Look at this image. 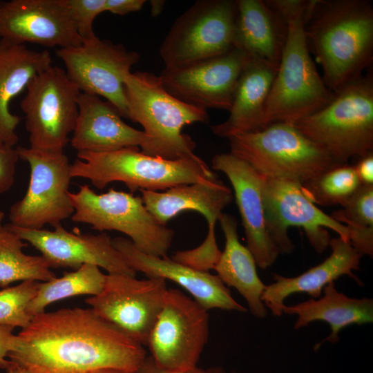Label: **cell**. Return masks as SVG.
Instances as JSON below:
<instances>
[{
	"label": "cell",
	"mask_w": 373,
	"mask_h": 373,
	"mask_svg": "<svg viewBox=\"0 0 373 373\" xmlns=\"http://www.w3.org/2000/svg\"><path fill=\"white\" fill-rule=\"evenodd\" d=\"M8 358L32 373H89L102 368L137 372L143 345L90 308H62L33 316Z\"/></svg>",
	"instance_id": "cell-1"
},
{
	"label": "cell",
	"mask_w": 373,
	"mask_h": 373,
	"mask_svg": "<svg viewBox=\"0 0 373 373\" xmlns=\"http://www.w3.org/2000/svg\"><path fill=\"white\" fill-rule=\"evenodd\" d=\"M309 52L334 92L362 75L373 61V8L366 0H309L305 14Z\"/></svg>",
	"instance_id": "cell-2"
},
{
	"label": "cell",
	"mask_w": 373,
	"mask_h": 373,
	"mask_svg": "<svg viewBox=\"0 0 373 373\" xmlns=\"http://www.w3.org/2000/svg\"><path fill=\"white\" fill-rule=\"evenodd\" d=\"M309 0H278L276 11L287 24V35L265 110V127L294 124L326 106L334 97L320 76L307 44L305 14Z\"/></svg>",
	"instance_id": "cell-3"
},
{
	"label": "cell",
	"mask_w": 373,
	"mask_h": 373,
	"mask_svg": "<svg viewBox=\"0 0 373 373\" xmlns=\"http://www.w3.org/2000/svg\"><path fill=\"white\" fill-rule=\"evenodd\" d=\"M128 118L144 128L142 152L166 160L194 156L195 143L182 132L186 125L208 123L207 110L188 104L170 94L160 77L148 72L129 73L124 79Z\"/></svg>",
	"instance_id": "cell-4"
},
{
	"label": "cell",
	"mask_w": 373,
	"mask_h": 373,
	"mask_svg": "<svg viewBox=\"0 0 373 373\" xmlns=\"http://www.w3.org/2000/svg\"><path fill=\"white\" fill-rule=\"evenodd\" d=\"M70 175L88 179L99 189L121 182L131 193L141 189L164 191L218 177L196 155L166 160L146 155L138 146L103 153L79 151L70 165Z\"/></svg>",
	"instance_id": "cell-5"
},
{
	"label": "cell",
	"mask_w": 373,
	"mask_h": 373,
	"mask_svg": "<svg viewBox=\"0 0 373 373\" xmlns=\"http://www.w3.org/2000/svg\"><path fill=\"white\" fill-rule=\"evenodd\" d=\"M294 125L341 164L372 151V74L345 84L326 106Z\"/></svg>",
	"instance_id": "cell-6"
},
{
	"label": "cell",
	"mask_w": 373,
	"mask_h": 373,
	"mask_svg": "<svg viewBox=\"0 0 373 373\" xmlns=\"http://www.w3.org/2000/svg\"><path fill=\"white\" fill-rule=\"evenodd\" d=\"M230 153L266 177L303 184L342 165L294 124H270L262 129L228 138Z\"/></svg>",
	"instance_id": "cell-7"
},
{
	"label": "cell",
	"mask_w": 373,
	"mask_h": 373,
	"mask_svg": "<svg viewBox=\"0 0 373 373\" xmlns=\"http://www.w3.org/2000/svg\"><path fill=\"white\" fill-rule=\"evenodd\" d=\"M74 207L72 221L90 224L92 229L117 231L129 237L140 251L167 257L174 231L160 224L146 209L141 196L110 189L97 194L88 185L69 191Z\"/></svg>",
	"instance_id": "cell-8"
},
{
	"label": "cell",
	"mask_w": 373,
	"mask_h": 373,
	"mask_svg": "<svg viewBox=\"0 0 373 373\" xmlns=\"http://www.w3.org/2000/svg\"><path fill=\"white\" fill-rule=\"evenodd\" d=\"M237 0H198L172 24L160 47L164 68L224 54L234 48Z\"/></svg>",
	"instance_id": "cell-9"
},
{
	"label": "cell",
	"mask_w": 373,
	"mask_h": 373,
	"mask_svg": "<svg viewBox=\"0 0 373 373\" xmlns=\"http://www.w3.org/2000/svg\"><path fill=\"white\" fill-rule=\"evenodd\" d=\"M80 93L58 66H50L30 82L20 106L30 148L64 151L75 126Z\"/></svg>",
	"instance_id": "cell-10"
},
{
	"label": "cell",
	"mask_w": 373,
	"mask_h": 373,
	"mask_svg": "<svg viewBox=\"0 0 373 373\" xmlns=\"http://www.w3.org/2000/svg\"><path fill=\"white\" fill-rule=\"evenodd\" d=\"M16 149L19 159L28 162L30 175L25 195L10 207V224L30 229L61 224L74 213L68 195L72 178L67 155L64 151Z\"/></svg>",
	"instance_id": "cell-11"
},
{
	"label": "cell",
	"mask_w": 373,
	"mask_h": 373,
	"mask_svg": "<svg viewBox=\"0 0 373 373\" xmlns=\"http://www.w3.org/2000/svg\"><path fill=\"white\" fill-rule=\"evenodd\" d=\"M209 338V314L177 289H167L146 346L160 369L185 371L197 367Z\"/></svg>",
	"instance_id": "cell-12"
},
{
	"label": "cell",
	"mask_w": 373,
	"mask_h": 373,
	"mask_svg": "<svg viewBox=\"0 0 373 373\" xmlns=\"http://www.w3.org/2000/svg\"><path fill=\"white\" fill-rule=\"evenodd\" d=\"M260 175L269 229L280 254H290L294 249L288 235L290 227L303 228L309 242L319 254L329 247L331 237L327 229L350 241L349 229L310 201L300 183Z\"/></svg>",
	"instance_id": "cell-13"
},
{
	"label": "cell",
	"mask_w": 373,
	"mask_h": 373,
	"mask_svg": "<svg viewBox=\"0 0 373 373\" xmlns=\"http://www.w3.org/2000/svg\"><path fill=\"white\" fill-rule=\"evenodd\" d=\"M68 78L82 93L104 97L128 118L124 79L140 55L97 36L56 51Z\"/></svg>",
	"instance_id": "cell-14"
},
{
	"label": "cell",
	"mask_w": 373,
	"mask_h": 373,
	"mask_svg": "<svg viewBox=\"0 0 373 373\" xmlns=\"http://www.w3.org/2000/svg\"><path fill=\"white\" fill-rule=\"evenodd\" d=\"M166 280L108 274L102 291L85 302L100 318L146 345L167 291Z\"/></svg>",
	"instance_id": "cell-15"
},
{
	"label": "cell",
	"mask_w": 373,
	"mask_h": 373,
	"mask_svg": "<svg viewBox=\"0 0 373 373\" xmlns=\"http://www.w3.org/2000/svg\"><path fill=\"white\" fill-rule=\"evenodd\" d=\"M248 58L245 52L234 47L218 56L164 68L159 76L165 89L180 100L205 110L229 111Z\"/></svg>",
	"instance_id": "cell-16"
},
{
	"label": "cell",
	"mask_w": 373,
	"mask_h": 373,
	"mask_svg": "<svg viewBox=\"0 0 373 373\" xmlns=\"http://www.w3.org/2000/svg\"><path fill=\"white\" fill-rule=\"evenodd\" d=\"M6 225L39 250L51 268L77 269L84 264H91L108 274L136 275L106 233H74L67 231L61 224L53 227L52 231L21 228L10 223Z\"/></svg>",
	"instance_id": "cell-17"
},
{
	"label": "cell",
	"mask_w": 373,
	"mask_h": 373,
	"mask_svg": "<svg viewBox=\"0 0 373 373\" xmlns=\"http://www.w3.org/2000/svg\"><path fill=\"white\" fill-rule=\"evenodd\" d=\"M0 39L59 48L82 42L64 0L1 1Z\"/></svg>",
	"instance_id": "cell-18"
},
{
	"label": "cell",
	"mask_w": 373,
	"mask_h": 373,
	"mask_svg": "<svg viewBox=\"0 0 373 373\" xmlns=\"http://www.w3.org/2000/svg\"><path fill=\"white\" fill-rule=\"evenodd\" d=\"M211 168L229 179L241 217L247 247L257 266L267 269L275 262L280 251L269 232L260 174L231 153L216 154L211 160Z\"/></svg>",
	"instance_id": "cell-19"
},
{
	"label": "cell",
	"mask_w": 373,
	"mask_h": 373,
	"mask_svg": "<svg viewBox=\"0 0 373 373\" xmlns=\"http://www.w3.org/2000/svg\"><path fill=\"white\" fill-rule=\"evenodd\" d=\"M112 242L127 265L136 273L140 271L147 278H161L176 283L189 292L206 310L247 311L233 299L228 287L217 275L196 270L168 257L144 254L128 238L116 237L112 238Z\"/></svg>",
	"instance_id": "cell-20"
},
{
	"label": "cell",
	"mask_w": 373,
	"mask_h": 373,
	"mask_svg": "<svg viewBox=\"0 0 373 373\" xmlns=\"http://www.w3.org/2000/svg\"><path fill=\"white\" fill-rule=\"evenodd\" d=\"M71 146L79 151L103 153L130 146H144L146 135L122 119L109 102L95 95L80 93L78 115Z\"/></svg>",
	"instance_id": "cell-21"
},
{
	"label": "cell",
	"mask_w": 373,
	"mask_h": 373,
	"mask_svg": "<svg viewBox=\"0 0 373 373\" xmlns=\"http://www.w3.org/2000/svg\"><path fill=\"white\" fill-rule=\"evenodd\" d=\"M332 252L321 263L294 277L274 274V282L266 285L261 300L275 316L283 314L281 307L289 296L306 293L312 298H318L324 287L339 277L346 275L358 284L360 280L353 271L358 270L362 255L350 242L340 237L331 238L329 244Z\"/></svg>",
	"instance_id": "cell-22"
},
{
	"label": "cell",
	"mask_w": 373,
	"mask_h": 373,
	"mask_svg": "<svg viewBox=\"0 0 373 373\" xmlns=\"http://www.w3.org/2000/svg\"><path fill=\"white\" fill-rule=\"evenodd\" d=\"M277 68L249 57L240 75L229 115L223 122L211 126L212 133L224 138L265 128V106Z\"/></svg>",
	"instance_id": "cell-23"
},
{
	"label": "cell",
	"mask_w": 373,
	"mask_h": 373,
	"mask_svg": "<svg viewBox=\"0 0 373 373\" xmlns=\"http://www.w3.org/2000/svg\"><path fill=\"white\" fill-rule=\"evenodd\" d=\"M52 66L47 50H35L26 44L0 39V142L14 147L21 118L10 111L11 101L39 73Z\"/></svg>",
	"instance_id": "cell-24"
},
{
	"label": "cell",
	"mask_w": 373,
	"mask_h": 373,
	"mask_svg": "<svg viewBox=\"0 0 373 373\" xmlns=\"http://www.w3.org/2000/svg\"><path fill=\"white\" fill-rule=\"evenodd\" d=\"M140 191L146 209L164 225L185 211H195L206 218L208 227L215 228L222 210L233 200L231 190L218 177L163 192Z\"/></svg>",
	"instance_id": "cell-25"
},
{
	"label": "cell",
	"mask_w": 373,
	"mask_h": 373,
	"mask_svg": "<svg viewBox=\"0 0 373 373\" xmlns=\"http://www.w3.org/2000/svg\"><path fill=\"white\" fill-rule=\"evenodd\" d=\"M287 24L265 1L237 0L234 47L278 68Z\"/></svg>",
	"instance_id": "cell-26"
},
{
	"label": "cell",
	"mask_w": 373,
	"mask_h": 373,
	"mask_svg": "<svg viewBox=\"0 0 373 373\" xmlns=\"http://www.w3.org/2000/svg\"><path fill=\"white\" fill-rule=\"evenodd\" d=\"M218 221L225 245L214 268L217 276L224 285L235 288L243 296L253 316L264 318L267 310L261 296L266 285L258 275L254 257L239 240L237 220L233 216L222 213Z\"/></svg>",
	"instance_id": "cell-27"
},
{
	"label": "cell",
	"mask_w": 373,
	"mask_h": 373,
	"mask_svg": "<svg viewBox=\"0 0 373 373\" xmlns=\"http://www.w3.org/2000/svg\"><path fill=\"white\" fill-rule=\"evenodd\" d=\"M323 296L310 298L294 305L283 304V314L296 315L294 328L298 329L307 326L314 321H324L329 324L330 334L318 344L323 342L336 343L339 340L340 331L352 324L361 325L373 322V299L355 298L338 291L334 282L327 285Z\"/></svg>",
	"instance_id": "cell-28"
},
{
	"label": "cell",
	"mask_w": 373,
	"mask_h": 373,
	"mask_svg": "<svg viewBox=\"0 0 373 373\" xmlns=\"http://www.w3.org/2000/svg\"><path fill=\"white\" fill-rule=\"evenodd\" d=\"M5 213L0 211V287L17 281L46 282L56 274L42 256L27 255L23 248L28 244L3 224Z\"/></svg>",
	"instance_id": "cell-29"
},
{
	"label": "cell",
	"mask_w": 373,
	"mask_h": 373,
	"mask_svg": "<svg viewBox=\"0 0 373 373\" xmlns=\"http://www.w3.org/2000/svg\"><path fill=\"white\" fill-rule=\"evenodd\" d=\"M105 279L106 275L99 267L84 264L73 271L65 272L61 277L39 282L37 294L28 306V313L33 317L56 301L80 295H97L104 287Z\"/></svg>",
	"instance_id": "cell-30"
},
{
	"label": "cell",
	"mask_w": 373,
	"mask_h": 373,
	"mask_svg": "<svg viewBox=\"0 0 373 373\" xmlns=\"http://www.w3.org/2000/svg\"><path fill=\"white\" fill-rule=\"evenodd\" d=\"M361 185L354 166L345 164L301 184V188L306 197L315 204L343 207Z\"/></svg>",
	"instance_id": "cell-31"
},
{
	"label": "cell",
	"mask_w": 373,
	"mask_h": 373,
	"mask_svg": "<svg viewBox=\"0 0 373 373\" xmlns=\"http://www.w3.org/2000/svg\"><path fill=\"white\" fill-rule=\"evenodd\" d=\"M38 281L24 280L13 287L0 290V325L23 329L31 322L32 316L28 308L35 297Z\"/></svg>",
	"instance_id": "cell-32"
},
{
	"label": "cell",
	"mask_w": 373,
	"mask_h": 373,
	"mask_svg": "<svg viewBox=\"0 0 373 373\" xmlns=\"http://www.w3.org/2000/svg\"><path fill=\"white\" fill-rule=\"evenodd\" d=\"M332 217L347 227H373V184H361Z\"/></svg>",
	"instance_id": "cell-33"
},
{
	"label": "cell",
	"mask_w": 373,
	"mask_h": 373,
	"mask_svg": "<svg viewBox=\"0 0 373 373\" xmlns=\"http://www.w3.org/2000/svg\"><path fill=\"white\" fill-rule=\"evenodd\" d=\"M222 251L219 249L215 231H208L204 242L198 247L175 252L172 259L201 271L214 269Z\"/></svg>",
	"instance_id": "cell-34"
},
{
	"label": "cell",
	"mask_w": 373,
	"mask_h": 373,
	"mask_svg": "<svg viewBox=\"0 0 373 373\" xmlns=\"http://www.w3.org/2000/svg\"><path fill=\"white\" fill-rule=\"evenodd\" d=\"M77 34L82 41L96 36L93 30L95 18L105 11L106 0H64Z\"/></svg>",
	"instance_id": "cell-35"
},
{
	"label": "cell",
	"mask_w": 373,
	"mask_h": 373,
	"mask_svg": "<svg viewBox=\"0 0 373 373\" xmlns=\"http://www.w3.org/2000/svg\"><path fill=\"white\" fill-rule=\"evenodd\" d=\"M19 160L16 148L0 142V194L8 191L13 186Z\"/></svg>",
	"instance_id": "cell-36"
},
{
	"label": "cell",
	"mask_w": 373,
	"mask_h": 373,
	"mask_svg": "<svg viewBox=\"0 0 373 373\" xmlns=\"http://www.w3.org/2000/svg\"><path fill=\"white\" fill-rule=\"evenodd\" d=\"M14 329L0 325V369L4 370L13 364L12 361L7 359L9 353L18 350L21 345L19 336L12 334Z\"/></svg>",
	"instance_id": "cell-37"
},
{
	"label": "cell",
	"mask_w": 373,
	"mask_h": 373,
	"mask_svg": "<svg viewBox=\"0 0 373 373\" xmlns=\"http://www.w3.org/2000/svg\"><path fill=\"white\" fill-rule=\"evenodd\" d=\"M145 3V0H106L105 11L122 16L140 10Z\"/></svg>",
	"instance_id": "cell-38"
},
{
	"label": "cell",
	"mask_w": 373,
	"mask_h": 373,
	"mask_svg": "<svg viewBox=\"0 0 373 373\" xmlns=\"http://www.w3.org/2000/svg\"><path fill=\"white\" fill-rule=\"evenodd\" d=\"M139 373H235L227 372L224 369L218 367L202 369L198 367L180 372H170L164 370L156 367L151 356L146 358L143 365L139 370Z\"/></svg>",
	"instance_id": "cell-39"
},
{
	"label": "cell",
	"mask_w": 373,
	"mask_h": 373,
	"mask_svg": "<svg viewBox=\"0 0 373 373\" xmlns=\"http://www.w3.org/2000/svg\"><path fill=\"white\" fill-rule=\"evenodd\" d=\"M361 184H373V153L372 151L361 157L354 166Z\"/></svg>",
	"instance_id": "cell-40"
},
{
	"label": "cell",
	"mask_w": 373,
	"mask_h": 373,
	"mask_svg": "<svg viewBox=\"0 0 373 373\" xmlns=\"http://www.w3.org/2000/svg\"><path fill=\"white\" fill-rule=\"evenodd\" d=\"M89 373H139V372L128 371L118 368H102L92 371Z\"/></svg>",
	"instance_id": "cell-41"
},
{
	"label": "cell",
	"mask_w": 373,
	"mask_h": 373,
	"mask_svg": "<svg viewBox=\"0 0 373 373\" xmlns=\"http://www.w3.org/2000/svg\"><path fill=\"white\" fill-rule=\"evenodd\" d=\"M5 373H32L26 367L13 362V364L6 370Z\"/></svg>",
	"instance_id": "cell-42"
},
{
	"label": "cell",
	"mask_w": 373,
	"mask_h": 373,
	"mask_svg": "<svg viewBox=\"0 0 373 373\" xmlns=\"http://www.w3.org/2000/svg\"><path fill=\"white\" fill-rule=\"evenodd\" d=\"M152 4V14L155 15L160 13V10L162 8V5L164 4L163 1H153Z\"/></svg>",
	"instance_id": "cell-43"
}]
</instances>
